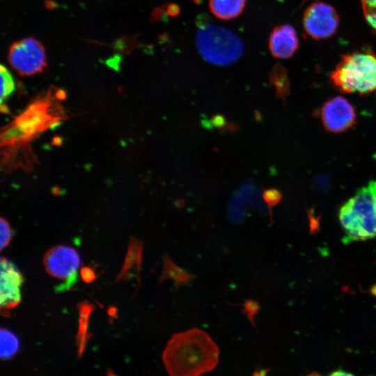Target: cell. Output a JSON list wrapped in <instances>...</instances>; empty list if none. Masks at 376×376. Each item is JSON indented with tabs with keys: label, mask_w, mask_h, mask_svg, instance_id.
<instances>
[{
	"label": "cell",
	"mask_w": 376,
	"mask_h": 376,
	"mask_svg": "<svg viewBox=\"0 0 376 376\" xmlns=\"http://www.w3.org/2000/svg\"><path fill=\"white\" fill-rule=\"evenodd\" d=\"M8 59L11 67L22 76L42 72L47 66L45 50L42 43L33 38H26L13 43Z\"/></svg>",
	"instance_id": "5b68a950"
},
{
	"label": "cell",
	"mask_w": 376,
	"mask_h": 376,
	"mask_svg": "<svg viewBox=\"0 0 376 376\" xmlns=\"http://www.w3.org/2000/svg\"><path fill=\"white\" fill-rule=\"evenodd\" d=\"M19 341L17 337L7 329H1V356L9 358L17 350Z\"/></svg>",
	"instance_id": "9a60e30c"
},
{
	"label": "cell",
	"mask_w": 376,
	"mask_h": 376,
	"mask_svg": "<svg viewBox=\"0 0 376 376\" xmlns=\"http://www.w3.org/2000/svg\"><path fill=\"white\" fill-rule=\"evenodd\" d=\"M198 22L196 43L205 61L214 65H228L239 59L244 45L236 33L207 20Z\"/></svg>",
	"instance_id": "277c9868"
},
{
	"label": "cell",
	"mask_w": 376,
	"mask_h": 376,
	"mask_svg": "<svg viewBox=\"0 0 376 376\" xmlns=\"http://www.w3.org/2000/svg\"><path fill=\"white\" fill-rule=\"evenodd\" d=\"M361 6L367 22L376 30V0H361Z\"/></svg>",
	"instance_id": "ac0fdd59"
},
{
	"label": "cell",
	"mask_w": 376,
	"mask_h": 376,
	"mask_svg": "<svg viewBox=\"0 0 376 376\" xmlns=\"http://www.w3.org/2000/svg\"><path fill=\"white\" fill-rule=\"evenodd\" d=\"M245 1L246 0H209V8L217 18L228 20L242 13Z\"/></svg>",
	"instance_id": "7c38bea8"
},
{
	"label": "cell",
	"mask_w": 376,
	"mask_h": 376,
	"mask_svg": "<svg viewBox=\"0 0 376 376\" xmlns=\"http://www.w3.org/2000/svg\"><path fill=\"white\" fill-rule=\"evenodd\" d=\"M43 263L46 272L50 276L65 281L58 288L61 290L70 288L75 283L81 259L74 248L58 245L52 247L45 253Z\"/></svg>",
	"instance_id": "8992f818"
},
{
	"label": "cell",
	"mask_w": 376,
	"mask_h": 376,
	"mask_svg": "<svg viewBox=\"0 0 376 376\" xmlns=\"http://www.w3.org/2000/svg\"><path fill=\"white\" fill-rule=\"evenodd\" d=\"M143 247V242L141 240L134 237L130 239L125 260L117 277V281L128 280L134 276L139 278Z\"/></svg>",
	"instance_id": "8fae6325"
},
{
	"label": "cell",
	"mask_w": 376,
	"mask_h": 376,
	"mask_svg": "<svg viewBox=\"0 0 376 376\" xmlns=\"http://www.w3.org/2000/svg\"><path fill=\"white\" fill-rule=\"evenodd\" d=\"M194 276L188 273L174 263L168 255L163 257V270L159 277V282L166 279L173 280L177 288L189 284Z\"/></svg>",
	"instance_id": "4fadbf2b"
},
{
	"label": "cell",
	"mask_w": 376,
	"mask_h": 376,
	"mask_svg": "<svg viewBox=\"0 0 376 376\" xmlns=\"http://www.w3.org/2000/svg\"><path fill=\"white\" fill-rule=\"evenodd\" d=\"M319 116L324 128L334 134L349 130L356 125L357 119L353 105L340 95L324 102L319 111Z\"/></svg>",
	"instance_id": "ba28073f"
},
{
	"label": "cell",
	"mask_w": 376,
	"mask_h": 376,
	"mask_svg": "<svg viewBox=\"0 0 376 376\" xmlns=\"http://www.w3.org/2000/svg\"><path fill=\"white\" fill-rule=\"evenodd\" d=\"M78 308L79 318L77 345L79 355L81 356L86 347L89 318L94 306L88 301H84L79 304Z\"/></svg>",
	"instance_id": "5bb4252c"
},
{
	"label": "cell",
	"mask_w": 376,
	"mask_h": 376,
	"mask_svg": "<svg viewBox=\"0 0 376 376\" xmlns=\"http://www.w3.org/2000/svg\"><path fill=\"white\" fill-rule=\"evenodd\" d=\"M302 24L305 32L311 38L323 40L336 33L339 25V16L331 6L316 1L305 10Z\"/></svg>",
	"instance_id": "52a82bcc"
},
{
	"label": "cell",
	"mask_w": 376,
	"mask_h": 376,
	"mask_svg": "<svg viewBox=\"0 0 376 376\" xmlns=\"http://www.w3.org/2000/svg\"><path fill=\"white\" fill-rule=\"evenodd\" d=\"M268 45L273 56L280 59L292 57L299 47L295 29L289 24L275 27L269 36Z\"/></svg>",
	"instance_id": "30bf717a"
},
{
	"label": "cell",
	"mask_w": 376,
	"mask_h": 376,
	"mask_svg": "<svg viewBox=\"0 0 376 376\" xmlns=\"http://www.w3.org/2000/svg\"><path fill=\"white\" fill-rule=\"evenodd\" d=\"M81 276L86 283H91L95 279V274L93 269L88 267H84L81 269Z\"/></svg>",
	"instance_id": "7402d4cb"
},
{
	"label": "cell",
	"mask_w": 376,
	"mask_h": 376,
	"mask_svg": "<svg viewBox=\"0 0 376 376\" xmlns=\"http://www.w3.org/2000/svg\"><path fill=\"white\" fill-rule=\"evenodd\" d=\"M267 373V370H260L256 371L252 376H266V374Z\"/></svg>",
	"instance_id": "cb8c5ba5"
},
{
	"label": "cell",
	"mask_w": 376,
	"mask_h": 376,
	"mask_svg": "<svg viewBox=\"0 0 376 376\" xmlns=\"http://www.w3.org/2000/svg\"><path fill=\"white\" fill-rule=\"evenodd\" d=\"M219 357V349L211 337L193 328L172 336L162 360L170 376H200L215 368Z\"/></svg>",
	"instance_id": "6da1fadb"
},
{
	"label": "cell",
	"mask_w": 376,
	"mask_h": 376,
	"mask_svg": "<svg viewBox=\"0 0 376 376\" xmlns=\"http://www.w3.org/2000/svg\"><path fill=\"white\" fill-rule=\"evenodd\" d=\"M334 88L342 93L368 95L376 91V55L368 50L343 55L329 75Z\"/></svg>",
	"instance_id": "3957f363"
},
{
	"label": "cell",
	"mask_w": 376,
	"mask_h": 376,
	"mask_svg": "<svg viewBox=\"0 0 376 376\" xmlns=\"http://www.w3.org/2000/svg\"><path fill=\"white\" fill-rule=\"evenodd\" d=\"M0 230H1V251L8 246L10 244L12 238V230L10 227L9 223L3 217L1 218L0 221Z\"/></svg>",
	"instance_id": "44dd1931"
},
{
	"label": "cell",
	"mask_w": 376,
	"mask_h": 376,
	"mask_svg": "<svg viewBox=\"0 0 376 376\" xmlns=\"http://www.w3.org/2000/svg\"><path fill=\"white\" fill-rule=\"evenodd\" d=\"M260 310V305L256 300L246 299L242 304V312L246 315L248 320L255 327V316Z\"/></svg>",
	"instance_id": "ffe728a7"
},
{
	"label": "cell",
	"mask_w": 376,
	"mask_h": 376,
	"mask_svg": "<svg viewBox=\"0 0 376 376\" xmlns=\"http://www.w3.org/2000/svg\"><path fill=\"white\" fill-rule=\"evenodd\" d=\"M369 183L376 196V180L370 181Z\"/></svg>",
	"instance_id": "d4e9b609"
},
{
	"label": "cell",
	"mask_w": 376,
	"mask_h": 376,
	"mask_svg": "<svg viewBox=\"0 0 376 376\" xmlns=\"http://www.w3.org/2000/svg\"><path fill=\"white\" fill-rule=\"evenodd\" d=\"M262 198L269 209L270 221L272 222V210L280 203L282 194L278 189H268L263 192Z\"/></svg>",
	"instance_id": "e0dca14e"
},
{
	"label": "cell",
	"mask_w": 376,
	"mask_h": 376,
	"mask_svg": "<svg viewBox=\"0 0 376 376\" xmlns=\"http://www.w3.org/2000/svg\"><path fill=\"white\" fill-rule=\"evenodd\" d=\"M0 306L2 309H10L21 301L22 273L6 258L0 261Z\"/></svg>",
	"instance_id": "9c48e42d"
},
{
	"label": "cell",
	"mask_w": 376,
	"mask_h": 376,
	"mask_svg": "<svg viewBox=\"0 0 376 376\" xmlns=\"http://www.w3.org/2000/svg\"><path fill=\"white\" fill-rule=\"evenodd\" d=\"M272 79L279 94L284 96L286 91L284 88H288V84H285L287 81V77L282 66L278 65L274 68Z\"/></svg>",
	"instance_id": "d6986e66"
},
{
	"label": "cell",
	"mask_w": 376,
	"mask_h": 376,
	"mask_svg": "<svg viewBox=\"0 0 376 376\" xmlns=\"http://www.w3.org/2000/svg\"><path fill=\"white\" fill-rule=\"evenodd\" d=\"M329 376H354V375H352L351 373H349L343 370H337L332 373Z\"/></svg>",
	"instance_id": "603a6c76"
},
{
	"label": "cell",
	"mask_w": 376,
	"mask_h": 376,
	"mask_svg": "<svg viewBox=\"0 0 376 376\" xmlns=\"http://www.w3.org/2000/svg\"><path fill=\"white\" fill-rule=\"evenodd\" d=\"M1 104L6 100L15 90V82L10 71L1 65Z\"/></svg>",
	"instance_id": "2e32d148"
},
{
	"label": "cell",
	"mask_w": 376,
	"mask_h": 376,
	"mask_svg": "<svg viewBox=\"0 0 376 376\" xmlns=\"http://www.w3.org/2000/svg\"><path fill=\"white\" fill-rule=\"evenodd\" d=\"M338 217L343 244L376 237V197L369 184L340 206Z\"/></svg>",
	"instance_id": "7a4b0ae2"
}]
</instances>
